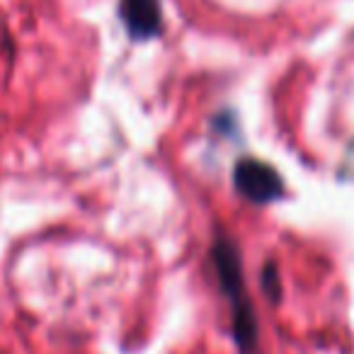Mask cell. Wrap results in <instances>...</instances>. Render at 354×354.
Instances as JSON below:
<instances>
[{
    "label": "cell",
    "instance_id": "4",
    "mask_svg": "<svg viewBox=\"0 0 354 354\" xmlns=\"http://www.w3.org/2000/svg\"><path fill=\"white\" fill-rule=\"evenodd\" d=\"M262 286H265V294L270 296V301H279L281 286H279V272H277V267H272V265L265 267V274H262Z\"/></svg>",
    "mask_w": 354,
    "mask_h": 354
},
{
    "label": "cell",
    "instance_id": "1",
    "mask_svg": "<svg viewBox=\"0 0 354 354\" xmlns=\"http://www.w3.org/2000/svg\"><path fill=\"white\" fill-rule=\"evenodd\" d=\"M214 265L218 272L221 289L226 291L228 301L233 306V335L243 354H248L257 342V320L250 301L245 294V281H243V265L238 248L231 238L218 236L214 243Z\"/></svg>",
    "mask_w": 354,
    "mask_h": 354
},
{
    "label": "cell",
    "instance_id": "3",
    "mask_svg": "<svg viewBox=\"0 0 354 354\" xmlns=\"http://www.w3.org/2000/svg\"><path fill=\"white\" fill-rule=\"evenodd\" d=\"M119 17L131 39H151V37L160 35V0H122Z\"/></svg>",
    "mask_w": 354,
    "mask_h": 354
},
{
    "label": "cell",
    "instance_id": "2",
    "mask_svg": "<svg viewBox=\"0 0 354 354\" xmlns=\"http://www.w3.org/2000/svg\"><path fill=\"white\" fill-rule=\"evenodd\" d=\"M233 185L245 199L255 204L274 202L284 194V180L267 162L257 158H243L233 167Z\"/></svg>",
    "mask_w": 354,
    "mask_h": 354
}]
</instances>
